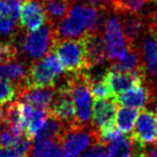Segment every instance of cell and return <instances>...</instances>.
<instances>
[{
	"instance_id": "cell-1",
	"label": "cell",
	"mask_w": 157,
	"mask_h": 157,
	"mask_svg": "<svg viewBox=\"0 0 157 157\" xmlns=\"http://www.w3.org/2000/svg\"><path fill=\"white\" fill-rule=\"evenodd\" d=\"M111 8L75 5L54 27L56 40L80 39L88 33H101Z\"/></svg>"
},
{
	"instance_id": "cell-2",
	"label": "cell",
	"mask_w": 157,
	"mask_h": 157,
	"mask_svg": "<svg viewBox=\"0 0 157 157\" xmlns=\"http://www.w3.org/2000/svg\"><path fill=\"white\" fill-rule=\"evenodd\" d=\"M63 157H78L82 152L101 141L100 132L95 126L69 124L58 140Z\"/></svg>"
},
{
	"instance_id": "cell-3",
	"label": "cell",
	"mask_w": 157,
	"mask_h": 157,
	"mask_svg": "<svg viewBox=\"0 0 157 157\" xmlns=\"http://www.w3.org/2000/svg\"><path fill=\"white\" fill-rule=\"evenodd\" d=\"M63 73V68L58 57L53 51H51L42 58L29 63L25 86L33 88L56 87L58 78Z\"/></svg>"
},
{
	"instance_id": "cell-4",
	"label": "cell",
	"mask_w": 157,
	"mask_h": 157,
	"mask_svg": "<svg viewBox=\"0 0 157 157\" xmlns=\"http://www.w3.org/2000/svg\"><path fill=\"white\" fill-rule=\"evenodd\" d=\"M63 66L70 74H78L87 68L84 37L80 39L56 40L52 48Z\"/></svg>"
},
{
	"instance_id": "cell-5",
	"label": "cell",
	"mask_w": 157,
	"mask_h": 157,
	"mask_svg": "<svg viewBox=\"0 0 157 157\" xmlns=\"http://www.w3.org/2000/svg\"><path fill=\"white\" fill-rule=\"evenodd\" d=\"M55 41L56 37L54 28L48 23H46L38 30L23 33L22 41L16 46L17 50H21L25 61L26 59L33 61L42 58L44 55L51 52Z\"/></svg>"
},
{
	"instance_id": "cell-6",
	"label": "cell",
	"mask_w": 157,
	"mask_h": 157,
	"mask_svg": "<svg viewBox=\"0 0 157 157\" xmlns=\"http://www.w3.org/2000/svg\"><path fill=\"white\" fill-rule=\"evenodd\" d=\"M66 80L75 105L78 123L84 126H94L92 113L93 100L88 84L81 73L70 74Z\"/></svg>"
},
{
	"instance_id": "cell-7",
	"label": "cell",
	"mask_w": 157,
	"mask_h": 157,
	"mask_svg": "<svg viewBox=\"0 0 157 157\" xmlns=\"http://www.w3.org/2000/svg\"><path fill=\"white\" fill-rule=\"evenodd\" d=\"M103 40L108 51L110 63L120 61L128 53V43L123 33L122 26L116 14H110L105 25Z\"/></svg>"
},
{
	"instance_id": "cell-8",
	"label": "cell",
	"mask_w": 157,
	"mask_h": 157,
	"mask_svg": "<svg viewBox=\"0 0 157 157\" xmlns=\"http://www.w3.org/2000/svg\"><path fill=\"white\" fill-rule=\"evenodd\" d=\"M48 113L67 124L78 123L76 109L70 93V88L67 84V80H63V83L56 87V96L48 109Z\"/></svg>"
},
{
	"instance_id": "cell-9",
	"label": "cell",
	"mask_w": 157,
	"mask_h": 157,
	"mask_svg": "<svg viewBox=\"0 0 157 157\" xmlns=\"http://www.w3.org/2000/svg\"><path fill=\"white\" fill-rule=\"evenodd\" d=\"M142 58L144 63L145 84L152 90H157V41L154 36L146 30L142 36L141 41Z\"/></svg>"
},
{
	"instance_id": "cell-10",
	"label": "cell",
	"mask_w": 157,
	"mask_h": 157,
	"mask_svg": "<svg viewBox=\"0 0 157 157\" xmlns=\"http://www.w3.org/2000/svg\"><path fill=\"white\" fill-rule=\"evenodd\" d=\"M131 137L143 145L157 143V112L152 109H142Z\"/></svg>"
},
{
	"instance_id": "cell-11",
	"label": "cell",
	"mask_w": 157,
	"mask_h": 157,
	"mask_svg": "<svg viewBox=\"0 0 157 157\" xmlns=\"http://www.w3.org/2000/svg\"><path fill=\"white\" fill-rule=\"evenodd\" d=\"M48 23V17L40 0H24L21 7L20 27L21 30L31 33L40 29Z\"/></svg>"
},
{
	"instance_id": "cell-12",
	"label": "cell",
	"mask_w": 157,
	"mask_h": 157,
	"mask_svg": "<svg viewBox=\"0 0 157 157\" xmlns=\"http://www.w3.org/2000/svg\"><path fill=\"white\" fill-rule=\"evenodd\" d=\"M117 111L118 103L115 98L97 99L94 105L93 125L99 132L113 128L116 125Z\"/></svg>"
},
{
	"instance_id": "cell-13",
	"label": "cell",
	"mask_w": 157,
	"mask_h": 157,
	"mask_svg": "<svg viewBox=\"0 0 157 157\" xmlns=\"http://www.w3.org/2000/svg\"><path fill=\"white\" fill-rule=\"evenodd\" d=\"M16 96L21 102L28 103L36 109L48 111L56 96V87L33 88L24 86L18 88Z\"/></svg>"
},
{
	"instance_id": "cell-14",
	"label": "cell",
	"mask_w": 157,
	"mask_h": 157,
	"mask_svg": "<svg viewBox=\"0 0 157 157\" xmlns=\"http://www.w3.org/2000/svg\"><path fill=\"white\" fill-rule=\"evenodd\" d=\"M105 81L111 87L114 97H116V95L118 96L130 88L143 85L145 82V76L140 72H125L109 70Z\"/></svg>"
},
{
	"instance_id": "cell-15",
	"label": "cell",
	"mask_w": 157,
	"mask_h": 157,
	"mask_svg": "<svg viewBox=\"0 0 157 157\" xmlns=\"http://www.w3.org/2000/svg\"><path fill=\"white\" fill-rule=\"evenodd\" d=\"M129 46L138 45L139 39L146 31V22L141 13L116 14Z\"/></svg>"
},
{
	"instance_id": "cell-16",
	"label": "cell",
	"mask_w": 157,
	"mask_h": 157,
	"mask_svg": "<svg viewBox=\"0 0 157 157\" xmlns=\"http://www.w3.org/2000/svg\"><path fill=\"white\" fill-rule=\"evenodd\" d=\"M115 99L117 103H121L126 108L150 109L154 102V93L146 85H139L118 95L117 97H115Z\"/></svg>"
},
{
	"instance_id": "cell-17",
	"label": "cell",
	"mask_w": 157,
	"mask_h": 157,
	"mask_svg": "<svg viewBox=\"0 0 157 157\" xmlns=\"http://www.w3.org/2000/svg\"><path fill=\"white\" fill-rule=\"evenodd\" d=\"M87 68L107 63L108 51L101 33H88L84 36ZM86 68V69H87Z\"/></svg>"
},
{
	"instance_id": "cell-18",
	"label": "cell",
	"mask_w": 157,
	"mask_h": 157,
	"mask_svg": "<svg viewBox=\"0 0 157 157\" xmlns=\"http://www.w3.org/2000/svg\"><path fill=\"white\" fill-rule=\"evenodd\" d=\"M29 63L25 60H15L0 65V78L7 80L17 86V90L25 86L26 78L28 75Z\"/></svg>"
},
{
	"instance_id": "cell-19",
	"label": "cell",
	"mask_w": 157,
	"mask_h": 157,
	"mask_svg": "<svg viewBox=\"0 0 157 157\" xmlns=\"http://www.w3.org/2000/svg\"><path fill=\"white\" fill-rule=\"evenodd\" d=\"M1 109L3 126L9 127L12 130L24 135V117H23L22 102L12 101Z\"/></svg>"
},
{
	"instance_id": "cell-20",
	"label": "cell",
	"mask_w": 157,
	"mask_h": 157,
	"mask_svg": "<svg viewBox=\"0 0 157 157\" xmlns=\"http://www.w3.org/2000/svg\"><path fill=\"white\" fill-rule=\"evenodd\" d=\"M48 17V23L54 28L69 12L71 5L68 0H40Z\"/></svg>"
},
{
	"instance_id": "cell-21",
	"label": "cell",
	"mask_w": 157,
	"mask_h": 157,
	"mask_svg": "<svg viewBox=\"0 0 157 157\" xmlns=\"http://www.w3.org/2000/svg\"><path fill=\"white\" fill-rule=\"evenodd\" d=\"M67 123L63 122L59 118L55 117V116L51 115L48 113V117L44 125L41 127L37 135L35 136L36 141H42V140H55L58 141L60 138L63 131L67 127Z\"/></svg>"
},
{
	"instance_id": "cell-22",
	"label": "cell",
	"mask_w": 157,
	"mask_h": 157,
	"mask_svg": "<svg viewBox=\"0 0 157 157\" xmlns=\"http://www.w3.org/2000/svg\"><path fill=\"white\" fill-rule=\"evenodd\" d=\"M29 157H63L61 146L55 140L36 141Z\"/></svg>"
},
{
	"instance_id": "cell-23",
	"label": "cell",
	"mask_w": 157,
	"mask_h": 157,
	"mask_svg": "<svg viewBox=\"0 0 157 157\" xmlns=\"http://www.w3.org/2000/svg\"><path fill=\"white\" fill-rule=\"evenodd\" d=\"M108 157H132V140L130 135L121 136L114 141L105 144Z\"/></svg>"
},
{
	"instance_id": "cell-24",
	"label": "cell",
	"mask_w": 157,
	"mask_h": 157,
	"mask_svg": "<svg viewBox=\"0 0 157 157\" xmlns=\"http://www.w3.org/2000/svg\"><path fill=\"white\" fill-rule=\"evenodd\" d=\"M139 115L138 109L133 108H121L117 111L116 115V126L121 131L124 133H130L132 132L133 125Z\"/></svg>"
},
{
	"instance_id": "cell-25",
	"label": "cell",
	"mask_w": 157,
	"mask_h": 157,
	"mask_svg": "<svg viewBox=\"0 0 157 157\" xmlns=\"http://www.w3.org/2000/svg\"><path fill=\"white\" fill-rule=\"evenodd\" d=\"M152 0H112L110 8L115 14L140 13L142 9Z\"/></svg>"
},
{
	"instance_id": "cell-26",
	"label": "cell",
	"mask_w": 157,
	"mask_h": 157,
	"mask_svg": "<svg viewBox=\"0 0 157 157\" xmlns=\"http://www.w3.org/2000/svg\"><path fill=\"white\" fill-rule=\"evenodd\" d=\"M22 0H0V17L9 18L16 24L21 13Z\"/></svg>"
},
{
	"instance_id": "cell-27",
	"label": "cell",
	"mask_w": 157,
	"mask_h": 157,
	"mask_svg": "<svg viewBox=\"0 0 157 157\" xmlns=\"http://www.w3.org/2000/svg\"><path fill=\"white\" fill-rule=\"evenodd\" d=\"M25 135L12 130L9 127L2 126L0 129V147L13 148L18 144Z\"/></svg>"
},
{
	"instance_id": "cell-28",
	"label": "cell",
	"mask_w": 157,
	"mask_h": 157,
	"mask_svg": "<svg viewBox=\"0 0 157 157\" xmlns=\"http://www.w3.org/2000/svg\"><path fill=\"white\" fill-rule=\"evenodd\" d=\"M17 95V86L7 80L0 78V108L12 102Z\"/></svg>"
},
{
	"instance_id": "cell-29",
	"label": "cell",
	"mask_w": 157,
	"mask_h": 157,
	"mask_svg": "<svg viewBox=\"0 0 157 157\" xmlns=\"http://www.w3.org/2000/svg\"><path fill=\"white\" fill-rule=\"evenodd\" d=\"M90 90L92 93V95L94 96V98L96 99H108V98H115L111 90V87L108 84V82L102 81L99 83H95L92 85H88Z\"/></svg>"
},
{
	"instance_id": "cell-30",
	"label": "cell",
	"mask_w": 157,
	"mask_h": 157,
	"mask_svg": "<svg viewBox=\"0 0 157 157\" xmlns=\"http://www.w3.org/2000/svg\"><path fill=\"white\" fill-rule=\"evenodd\" d=\"M15 23L13 21L9 20V18L0 17V35L11 36V38H13L21 30V29H17L15 31Z\"/></svg>"
},
{
	"instance_id": "cell-31",
	"label": "cell",
	"mask_w": 157,
	"mask_h": 157,
	"mask_svg": "<svg viewBox=\"0 0 157 157\" xmlns=\"http://www.w3.org/2000/svg\"><path fill=\"white\" fill-rule=\"evenodd\" d=\"M70 5H80V6H90V7H103L108 6L102 0H68ZM110 7V6H108Z\"/></svg>"
},
{
	"instance_id": "cell-32",
	"label": "cell",
	"mask_w": 157,
	"mask_h": 157,
	"mask_svg": "<svg viewBox=\"0 0 157 157\" xmlns=\"http://www.w3.org/2000/svg\"><path fill=\"white\" fill-rule=\"evenodd\" d=\"M0 157H22L12 148L0 147Z\"/></svg>"
},
{
	"instance_id": "cell-33",
	"label": "cell",
	"mask_w": 157,
	"mask_h": 157,
	"mask_svg": "<svg viewBox=\"0 0 157 157\" xmlns=\"http://www.w3.org/2000/svg\"><path fill=\"white\" fill-rule=\"evenodd\" d=\"M145 157H157V143L151 144V147H146Z\"/></svg>"
},
{
	"instance_id": "cell-34",
	"label": "cell",
	"mask_w": 157,
	"mask_h": 157,
	"mask_svg": "<svg viewBox=\"0 0 157 157\" xmlns=\"http://www.w3.org/2000/svg\"><path fill=\"white\" fill-rule=\"evenodd\" d=\"M151 33H152L153 36H154V38L156 39V41H157V29L156 30H153V31H150Z\"/></svg>"
},
{
	"instance_id": "cell-35",
	"label": "cell",
	"mask_w": 157,
	"mask_h": 157,
	"mask_svg": "<svg viewBox=\"0 0 157 157\" xmlns=\"http://www.w3.org/2000/svg\"><path fill=\"white\" fill-rule=\"evenodd\" d=\"M3 126L2 124V115H1V109H0V129H1V127Z\"/></svg>"
},
{
	"instance_id": "cell-36",
	"label": "cell",
	"mask_w": 157,
	"mask_h": 157,
	"mask_svg": "<svg viewBox=\"0 0 157 157\" xmlns=\"http://www.w3.org/2000/svg\"><path fill=\"white\" fill-rule=\"evenodd\" d=\"M99 157H108V156H107V154H103V155H101V156H99Z\"/></svg>"
}]
</instances>
